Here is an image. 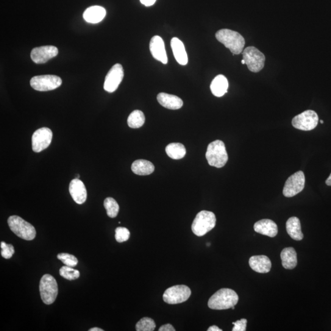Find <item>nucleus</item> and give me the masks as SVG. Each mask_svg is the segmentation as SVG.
<instances>
[{
	"label": "nucleus",
	"mask_w": 331,
	"mask_h": 331,
	"mask_svg": "<svg viewBox=\"0 0 331 331\" xmlns=\"http://www.w3.org/2000/svg\"><path fill=\"white\" fill-rule=\"evenodd\" d=\"M239 296L232 289L222 288L210 297L208 307L213 310H227L238 304Z\"/></svg>",
	"instance_id": "nucleus-1"
},
{
	"label": "nucleus",
	"mask_w": 331,
	"mask_h": 331,
	"mask_svg": "<svg viewBox=\"0 0 331 331\" xmlns=\"http://www.w3.org/2000/svg\"><path fill=\"white\" fill-rule=\"evenodd\" d=\"M215 37L233 55H239L243 52L246 41L240 33L232 30L222 29L216 33Z\"/></svg>",
	"instance_id": "nucleus-2"
},
{
	"label": "nucleus",
	"mask_w": 331,
	"mask_h": 331,
	"mask_svg": "<svg viewBox=\"0 0 331 331\" xmlns=\"http://www.w3.org/2000/svg\"><path fill=\"white\" fill-rule=\"evenodd\" d=\"M205 157L211 166L221 168L225 166L228 160V155L224 142L216 140L209 144Z\"/></svg>",
	"instance_id": "nucleus-3"
},
{
	"label": "nucleus",
	"mask_w": 331,
	"mask_h": 331,
	"mask_svg": "<svg viewBox=\"0 0 331 331\" xmlns=\"http://www.w3.org/2000/svg\"><path fill=\"white\" fill-rule=\"evenodd\" d=\"M216 217L215 214L210 211L202 210L197 214L192 224V232L197 236H204L215 228Z\"/></svg>",
	"instance_id": "nucleus-4"
},
{
	"label": "nucleus",
	"mask_w": 331,
	"mask_h": 331,
	"mask_svg": "<svg viewBox=\"0 0 331 331\" xmlns=\"http://www.w3.org/2000/svg\"><path fill=\"white\" fill-rule=\"evenodd\" d=\"M8 224L11 230L18 237L26 241H32L35 238L37 232L35 227L20 216H10L8 219Z\"/></svg>",
	"instance_id": "nucleus-5"
},
{
	"label": "nucleus",
	"mask_w": 331,
	"mask_h": 331,
	"mask_svg": "<svg viewBox=\"0 0 331 331\" xmlns=\"http://www.w3.org/2000/svg\"><path fill=\"white\" fill-rule=\"evenodd\" d=\"M40 291L42 300L44 304H53L58 295V285L56 280L50 274L42 277L40 283Z\"/></svg>",
	"instance_id": "nucleus-6"
},
{
	"label": "nucleus",
	"mask_w": 331,
	"mask_h": 331,
	"mask_svg": "<svg viewBox=\"0 0 331 331\" xmlns=\"http://www.w3.org/2000/svg\"><path fill=\"white\" fill-rule=\"evenodd\" d=\"M243 60L249 70L258 73L262 70L265 64L266 57L262 52L254 46H250L243 52Z\"/></svg>",
	"instance_id": "nucleus-7"
},
{
	"label": "nucleus",
	"mask_w": 331,
	"mask_h": 331,
	"mask_svg": "<svg viewBox=\"0 0 331 331\" xmlns=\"http://www.w3.org/2000/svg\"><path fill=\"white\" fill-rule=\"evenodd\" d=\"M62 84L60 77L54 75H42L33 77L30 80L31 87L35 90L47 91L55 90Z\"/></svg>",
	"instance_id": "nucleus-8"
},
{
	"label": "nucleus",
	"mask_w": 331,
	"mask_h": 331,
	"mask_svg": "<svg viewBox=\"0 0 331 331\" xmlns=\"http://www.w3.org/2000/svg\"><path fill=\"white\" fill-rule=\"evenodd\" d=\"M191 291L186 285H176L167 289L164 293V301L169 304H177L183 303L190 297Z\"/></svg>",
	"instance_id": "nucleus-9"
},
{
	"label": "nucleus",
	"mask_w": 331,
	"mask_h": 331,
	"mask_svg": "<svg viewBox=\"0 0 331 331\" xmlns=\"http://www.w3.org/2000/svg\"><path fill=\"white\" fill-rule=\"evenodd\" d=\"M318 121V114L314 111L307 110L294 117L292 125L296 129L310 131L315 129Z\"/></svg>",
	"instance_id": "nucleus-10"
},
{
	"label": "nucleus",
	"mask_w": 331,
	"mask_h": 331,
	"mask_svg": "<svg viewBox=\"0 0 331 331\" xmlns=\"http://www.w3.org/2000/svg\"><path fill=\"white\" fill-rule=\"evenodd\" d=\"M305 182V176L302 171H299L292 175L285 182L283 190V195L287 197L297 195L304 190Z\"/></svg>",
	"instance_id": "nucleus-11"
},
{
	"label": "nucleus",
	"mask_w": 331,
	"mask_h": 331,
	"mask_svg": "<svg viewBox=\"0 0 331 331\" xmlns=\"http://www.w3.org/2000/svg\"><path fill=\"white\" fill-rule=\"evenodd\" d=\"M52 132L48 128L43 127L35 131L32 136V149L39 153L45 150L51 144Z\"/></svg>",
	"instance_id": "nucleus-12"
},
{
	"label": "nucleus",
	"mask_w": 331,
	"mask_h": 331,
	"mask_svg": "<svg viewBox=\"0 0 331 331\" xmlns=\"http://www.w3.org/2000/svg\"><path fill=\"white\" fill-rule=\"evenodd\" d=\"M124 77L123 67L121 64L114 65L105 78L104 89L109 93H113L118 88Z\"/></svg>",
	"instance_id": "nucleus-13"
},
{
	"label": "nucleus",
	"mask_w": 331,
	"mask_h": 331,
	"mask_svg": "<svg viewBox=\"0 0 331 331\" xmlns=\"http://www.w3.org/2000/svg\"><path fill=\"white\" fill-rule=\"evenodd\" d=\"M58 50L56 47L53 46H45L36 47L32 50L31 58L33 62L37 64H43L48 62L57 56Z\"/></svg>",
	"instance_id": "nucleus-14"
},
{
	"label": "nucleus",
	"mask_w": 331,
	"mask_h": 331,
	"mask_svg": "<svg viewBox=\"0 0 331 331\" xmlns=\"http://www.w3.org/2000/svg\"><path fill=\"white\" fill-rule=\"evenodd\" d=\"M150 51L155 59L165 65L168 63L165 43L159 36H155L150 40Z\"/></svg>",
	"instance_id": "nucleus-15"
},
{
	"label": "nucleus",
	"mask_w": 331,
	"mask_h": 331,
	"mask_svg": "<svg viewBox=\"0 0 331 331\" xmlns=\"http://www.w3.org/2000/svg\"><path fill=\"white\" fill-rule=\"evenodd\" d=\"M69 191L75 202L78 204H82L86 201L87 192L84 183L79 179L71 180L69 186Z\"/></svg>",
	"instance_id": "nucleus-16"
},
{
	"label": "nucleus",
	"mask_w": 331,
	"mask_h": 331,
	"mask_svg": "<svg viewBox=\"0 0 331 331\" xmlns=\"http://www.w3.org/2000/svg\"><path fill=\"white\" fill-rule=\"evenodd\" d=\"M249 264L254 271L261 274L268 273L271 271V260L265 255L253 256L249 260Z\"/></svg>",
	"instance_id": "nucleus-17"
},
{
	"label": "nucleus",
	"mask_w": 331,
	"mask_h": 331,
	"mask_svg": "<svg viewBox=\"0 0 331 331\" xmlns=\"http://www.w3.org/2000/svg\"><path fill=\"white\" fill-rule=\"evenodd\" d=\"M256 232L270 238H274L278 233V227L274 221L269 219H263L254 225Z\"/></svg>",
	"instance_id": "nucleus-18"
},
{
	"label": "nucleus",
	"mask_w": 331,
	"mask_h": 331,
	"mask_svg": "<svg viewBox=\"0 0 331 331\" xmlns=\"http://www.w3.org/2000/svg\"><path fill=\"white\" fill-rule=\"evenodd\" d=\"M106 15V11L99 6H93L84 11L83 18L84 20L90 24H98L103 20Z\"/></svg>",
	"instance_id": "nucleus-19"
},
{
	"label": "nucleus",
	"mask_w": 331,
	"mask_h": 331,
	"mask_svg": "<svg viewBox=\"0 0 331 331\" xmlns=\"http://www.w3.org/2000/svg\"><path fill=\"white\" fill-rule=\"evenodd\" d=\"M157 100L162 106L171 110L179 109L183 104L182 99L179 97L166 93L158 94Z\"/></svg>",
	"instance_id": "nucleus-20"
},
{
	"label": "nucleus",
	"mask_w": 331,
	"mask_h": 331,
	"mask_svg": "<svg viewBox=\"0 0 331 331\" xmlns=\"http://www.w3.org/2000/svg\"><path fill=\"white\" fill-rule=\"evenodd\" d=\"M171 46L177 62L182 66L187 65L188 55L182 42L177 38H173L171 41Z\"/></svg>",
	"instance_id": "nucleus-21"
},
{
	"label": "nucleus",
	"mask_w": 331,
	"mask_h": 331,
	"mask_svg": "<svg viewBox=\"0 0 331 331\" xmlns=\"http://www.w3.org/2000/svg\"><path fill=\"white\" fill-rule=\"evenodd\" d=\"M228 81L224 75H218L212 80L210 84V90L214 96L222 97L227 93Z\"/></svg>",
	"instance_id": "nucleus-22"
},
{
	"label": "nucleus",
	"mask_w": 331,
	"mask_h": 331,
	"mask_svg": "<svg viewBox=\"0 0 331 331\" xmlns=\"http://www.w3.org/2000/svg\"><path fill=\"white\" fill-rule=\"evenodd\" d=\"M286 231L289 236L295 241H301L304 238L299 219L293 216L288 219L286 224Z\"/></svg>",
	"instance_id": "nucleus-23"
},
{
	"label": "nucleus",
	"mask_w": 331,
	"mask_h": 331,
	"mask_svg": "<svg viewBox=\"0 0 331 331\" xmlns=\"http://www.w3.org/2000/svg\"><path fill=\"white\" fill-rule=\"evenodd\" d=\"M282 266L286 269H293L297 264V254L292 247L283 249L281 252Z\"/></svg>",
	"instance_id": "nucleus-24"
},
{
	"label": "nucleus",
	"mask_w": 331,
	"mask_h": 331,
	"mask_svg": "<svg viewBox=\"0 0 331 331\" xmlns=\"http://www.w3.org/2000/svg\"><path fill=\"white\" fill-rule=\"evenodd\" d=\"M132 170L139 176H147L154 172L155 166L149 161L138 160L132 164Z\"/></svg>",
	"instance_id": "nucleus-25"
},
{
	"label": "nucleus",
	"mask_w": 331,
	"mask_h": 331,
	"mask_svg": "<svg viewBox=\"0 0 331 331\" xmlns=\"http://www.w3.org/2000/svg\"><path fill=\"white\" fill-rule=\"evenodd\" d=\"M166 152L172 159L180 160L185 157L186 149L181 143H171L166 147Z\"/></svg>",
	"instance_id": "nucleus-26"
},
{
	"label": "nucleus",
	"mask_w": 331,
	"mask_h": 331,
	"mask_svg": "<svg viewBox=\"0 0 331 331\" xmlns=\"http://www.w3.org/2000/svg\"><path fill=\"white\" fill-rule=\"evenodd\" d=\"M145 116L142 111L135 110L130 114L128 118V125L132 129H139L145 123Z\"/></svg>",
	"instance_id": "nucleus-27"
},
{
	"label": "nucleus",
	"mask_w": 331,
	"mask_h": 331,
	"mask_svg": "<svg viewBox=\"0 0 331 331\" xmlns=\"http://www.w3.org/2000/svg\"><path fill=\"white\" fill-rule=\"evenodd\" d=\"M104 206L107 211V215L111 218H115L119 212V205L113 197H107L104 201Z\"/></svg>",
	"instance_id": "nucleus-28"
},
{
	"label": "nucleus",
	"mask_w": 331,
	"mask_h": 331,
	"mask_svg": "<svg viewBox=\"0 0 331 331\" xmlns=\"http://www.w3.org/2000/svg\"><path fill=\"white\" fill-rule=\"evenodd\" d=\"M155 327V321L148 317L141 319L136 325V330L137 331H153Z\"/></svg>",
	"instance_id": "nucleus-29"
},
{
	"label": "nucleus",
	"mask_w": 331,
	"mask_h": 331,
	"mask_svg": "<svg viewBox=\"0 0 331 331\" xmlns=\"http://www.w3.org/2000/svg\"><path fill=\"white\" fill-rule=\"evenodd\" d=\"M61 276L68 280H76L80 277V272L68 266H63L60 269Z\"/></svg>",
	"instance_id": "nucleus-30"
},
{
	"label": "nucleus",
	"mask_w": 331,
	"mask_h": 331,
	"mask_svg": "<svg viewBox=\"0 0 331 331\" xmlns=\"http://www.w3.org/2000/svg\"><path fill=\"white\" fill-rule=\"evenodd\" d=\"M57 258L58 260L62 261L63 263L65 264L66 266L72 267V268L76 266L78 263V260L76 257H75L73 255L65 254V253L58 254L57 255Z\"/></svg>",
	"instance_id": "nucleus-31"
},
{
	"label": "nucleus",
	"mask_w": 331,
	"mask_h": 331,
	"mask_svg": "<svg viewBox=\"0 0 331 331\" xmlns=\"http://www.w3.org/2000/svg\"><path fill=\"white\" fill-rule=\"evenodd\" d=\"M130 237V231L126 228L118 227L116 230L115 238L118 243H122L129 240Z\"/></svg>",
	"instance_id": "nucleus-32"
},
{
	"label": "nucleus",
	"mask_w": 331,
	"mask_h": 331,
	"mask_svg": "<svg viewBox=\"0 0 331 331\" xmlns=\"http://www.w3.org/2000/svg\"><path fill=\"white\" fill-rule=\"evenodd\" d=\"M1 248V254L3 258L10 259L15 254V248H14L13 245L8 244L5 242H2Z\"/></svg>",
	"instance_id": "nucleus-33"
},
{
	"label": "nucleus",
	"mask_w": 331,
	"mask_h": 331,
	"mask_svg": "<svg viewBox=\"0 0 331 331\" xmlns=\"http://www.w3.org/2000/svg\"><path fill=\"white\" fill-rule=\"evenodd\" d=\"M247 320L246 319H241V320H238L233 322L234 327L233 331H246L247 327Z\"/></svg>",
	"instance_id": "nucleus-34"
},
{
	"label": "nucleus",
	"mask_w": 331,
	"mask_h": 331,
	"mask_svg": "<svg viewBox=\"0 0 331 331\" xmlns=\"http://www.w3.org/2000/svg\"><path fill=\"white\" fill-rule=\"evenodd\" d=\"M159 331H175V328L171 324H166L163 325L160 327Z\"/></svg>",
	"instance_id": "nucleus-35"
},
{
	"label": "nucleus",
	"mask_w": 331,
	"mask_h": 331,
	"mask_svg": "<svg viewBox=\"0 0 331 331\" xmlns=\"http://www.w3.org/2000/svg\"><path fill=\"white\" fill-rule=\"evenodd\" d=\"M142 4L145 5L146 7H151L154 5L156 0H140Z\"/></svg>",
	"instance_id": "nucleus-36"
},
{
	"label": "nucleus",
	"mask_w": 331,
	"mask_h": 331,
	"mask_svg": "<svg viewBox=\"0 0 331 331\" xmlns=\"http://www.w3.org/2000/svg\"><path fill=\"white\" fill-rule=\"evenodd\" d=\"M208 331H222V329H219V328L218 326H212L209 327L208 329H207Z\"/></svg>",
	"instance_id": "nucleus-37"
},
{
	"label": "nucleus",
	"mask_w": 331,
	"mask_h": 331,
	"mask_svg": "<svg viewBox=\"0 0 331 331\" xmlns=\"http://www.w3.org/2000/svg\"><path fill=\"white\" fill-rule=\"evenodd\" d=\"M326 183L327 185L331 186V174H330L329 177L327 178Z\"/></svg>",
	"instance_id": "nucleus-38"
},
{
	"label": "nucleus",
	"mask_w": 331,
	"mask_h": 331,
	"mask_svg": "<svg viewBox=\"0 0 331 331\" xmlns=\"http://www.w3.org/2000/svg\"><path fill=\"white\" fill-rule=\"evenodd\" d=\"M89 331H103V330L98 327H93L89 329Z\"/></svg>",
	"instance_id": "nucleus-39"
},
{
	"label": "nucleus",
	"mask_w": 331,
	"mask_h": 331,
	"mask_svg": "<svg viewBox=\"0 0 331 331\" xmlns=\"http://www.w3.org/2000/svg\"><path fill=\"white\" fill-rule=\"evenodd\" d=\"M241 63H242V64H243V65H244V64H246V63H245V61L244 60L241 61Z\"/></svg>",
	"instance_id": "nucleus-40"
},
{
	"label": "nucleus",
	"mask_w": 331,
	"mask_h": 331,
	"mask_svg": "<svg viewBox=\"0 0 331 331\" xmlns=\"http://www.w3.org/2000/svg\"><path fill=\"white\" fill-rule=\"evenodd\" d=\"M79 177H80L79 175H77L76 179H79Z\"/></svg>",
	"instance_id": "nucleus-41"
},
{
	"label": "nucleus",
	"mask_w": 331,
	"mask_h": 331,
	"mask_svg": "<svg viewBox=\"0 0 331 331\" xmlns=\"http://www.w3.org/2000/svg\"><path fill=\"white\" fill-rule=\"evenodd\" d=\"M320 123H321V124H323V123H324V122L322 121H320Z\"/></svg>",
	"instance_id": "nucleus-42"
},
{
	"label": "nucleus",
	"mask_w": 331,
	"mask_h": 331,
	"mask_svg": "<svg viewBox=\"0 0 331 331\" xmlns=\"http://www.w3.org/2000/svg\"><path fill=\"white\" fill-rule=\"evenodd\" d=\"M207 246H210V243H207Z\"/></svg>",
	"instance_id": "nucleus-43"
}]
</instances>
